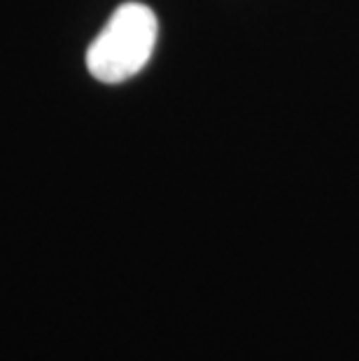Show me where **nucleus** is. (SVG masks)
I'll list each match as a JSON object with an SVG mask.
<instances>
[{
	"label": "nucleus",
	"mask_w": 359,
	"mask_h": 361,
	"mask_svg": "<svg viewBox=\"0 0 359 361\" xmlns=\"http://www.w3.org/2000/svg\"><path fill=\"white\" fill-rule=\"evenodd\" d=\"M157 17L147 5L126 3L89 44L87 68L98 82L119 84L138 75L154 51Z\"/></svg>",
	"instance_id": "nucleus-1"
}]
</instances>
